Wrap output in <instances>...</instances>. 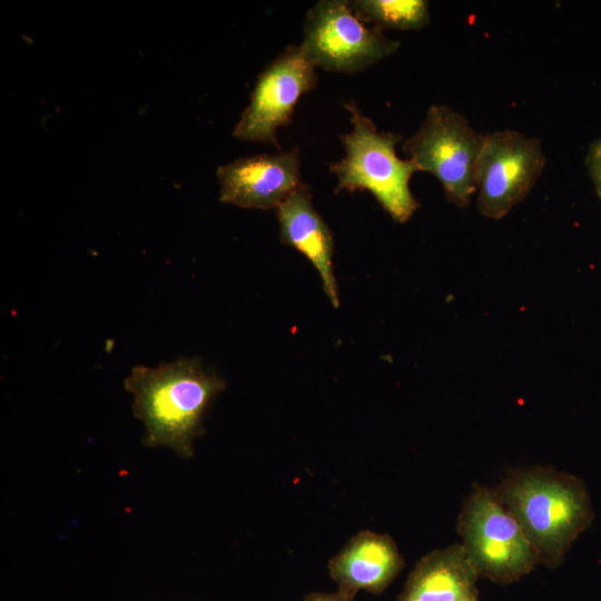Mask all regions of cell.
<instances>
[{
	"instance_id": "1",
	"label": "cell",
	"mask_w": 601,
	"mask_h": 601,
	"mask_svg": "<svg viewBox=\"0 0 601 601\" xmlns=\"http://www.w3.org/2000/svg\"><path fill=\"white\" fill-rule=\"evenodd\" d=\"M226 387L199 359L179 357L158 367L135 366L125 380L134 396L132 412L145 425L142 444L169 447L180 457L194 454L203 417L211 400Z\"/></svg>"
},
{
	"instance_id": "2",
	"label": "cell",
	"mask_w": 601,
	"mask_h": 601,
	"mask_svg": "<svg viewBox=\"0 0 601 601\" xmlns=\"http://www.w3.org/2000/svg\"><path fill=\"white\" fill-rule=\"evenodd\" d=\"M549 569L559 566L594 518L589 492L575 475L532 466L511 472L493 489Z\"/></svg>"
},
{
	"instance_id": "3",
	"label": "cell",
	"mask_w": 601,
	"mask_h": 601,
	"mask_svg": "<svg viewBox=\"0 0 601 601\" xmlns=\"http://www.w3.org/2000/svg\"><path fill=\"white\" fill-rule=\"evenodd\" d=\"M344 107L351 114L352 130L341 136L345 156L329 167L338 180L335 193L367 190L395 221H407L418 208L410 188L417 168L397 156L401 135L380 131L354 102Z\"/></svg>"
},
{
	"instance_id": "4",
	"label": "cell",
	"mask_w": 601,
	"mask_h": 601,
	"mask_svg": "<svg viewBox=\"0 0 601 601\" xmlns=\"http://www.w3.org/2000/svg\"><path fill=\"white\" fill-rule=\"evenodd\" d=\"M457 531L479 578L509 584L540 563L520 524L493 489L473 487L462 505Z\"/></svg>"
},
{
	"instance_id": "5",
	"label": "cell",
	"mask_w": 601,
	"mask_h": 601,
	"mask_svg": "<svg viewBox=\"0 0 601 601\" xmlns=\"http://www.w3.org/2000/svg\"><path fill=\"white\" fill-rule=\"evenodd\" d=\"M484 135L457 111L432 105L420 128L402 146L417 171L433 175L449 201L465 207L475 194V167Z\"/></svg>"
},
{
	"instance_id": "6",
	"label": "cell",
	"mask_w": 601,
	"mask_h": 601,
	"mask_svg": "<svg viewBox=\"0 0 601 601\" xmlns=\"http://www.w3.org/2000/svg\"><path fill=\"white\" fill-rule=\"evenodd\" d=\"M400 46L381 30L366 27L344 0L317 1L306 13L299 45L315 67L345 73L371 67Z\"/></svg>"
},
{
	"instance_id": "7",
	"label": "cell",
	"mask_w": 601,
	"mask_h": 601,
	"mask_svg": "<svg viewBox=\"0 0 601 601\" xmlns=\"http://www.w3.org/2000/svg\"><path fill=\"white\" fill-rule=\"evenodd\" d=\"M545 164L538 137L513 129L484 135L475 167L479 211L490 219L508 215L528 196Z\"/></svg>"
},
{
	"instance_id": "8",
	"label": "cell",
	"mask_w": 601,
	"mask_h": 601,
	"mask_svg": "<svg viewBox=\"0 0 601 601\" xmlns=\"http://www.w3.org/2000/svg\"><path fill=\"white\" fill-rule=\"evenodd\" d=\"M315 66L299 46L287 47L257 77L250 101L234 128V137L275 145L300 97L317 83Z\"/></svg>"
},
{
	"instance_id": "9",
	"label": "cell",
	"mask_w": 601,
	"mask_h": 601,
	"mask_svg": "<svg viewBox=\"0 0 601 601\" xmlns=\"http://www.w3.org/2000/svg\"><path fill=\"white\" fill-rule=\"evenodd\" d=\"M217 178L220 201L243 208L276 209L304 185L299 149L238 158L219 166Z\"/></svg>"
},
{
	"instance_id": "10",
	"label": "cell",
	"mask_w": 601,
	"mask_h": 601,
	"mask_svg": "<svg viewBox=\"0 0 601 601\" xmlns=\"http://www.w3.org/2000/svg\"><path fill=\"white\" fill-rule=\"evenodd\" d=\"M403 558L388 534L361 531L333 556L328 573L337 592L354 599L359 590L382 593L403 569Z\"/></svg>"
},
{
	"instance_id": "11",
	"label": "cell",
	"mask_w": 601,
	"mask_h": 601,
	"mask_svg": "<svg viewBox=\"0 0 601 601\" xmlns=\"http://www.w3.org/2000/svg\"><path fill=\"white\" fill-rule=\"evenodd\" d=\"M280 242L302 253L316 268L323 289L334 307L339 306L333 269L334 238L332 230L315 209L304 184L277 208Z\"/></svg>"
},
{
	"instance_id": "12",
	"label": "cell",
	"mask_w": 601,
	"mask_h": 601,
	"mask_svg": "<svg viewBox=\"0 0 601 601\" xmlns=\"http://www.w3.org/2000/svg\"><path fill=\"white\" fill-rule=\"evenodd\" d=\"M477 579L462 544H450L420 559L397 601H477Z\"/></svg>"
},
{
	"instance_id": "13",
	"label": "cell",
	"mask_w": 601,
	"mask_h": 601,
	"mask_svg": "<svg viewBox=\"0 0 601 601\" xmlns=\"http://www.w3.org/2000/svg\"><path fill=\"white\" fill-rule=\"evenodd\" d=\"M348 4L363 23H373L378 30L417 31L430 22L425 0H354Z\"/></svg>"
},
{
	"instance_id": "14",
	"label": "cell",
	"mask_w": 601,
	"mask_h": 601,
	"mask_svg": "<svg viewBox=\"0 0 601 601\" xmlns=\"http://www.w3.org/2000/svg\"><path fill=\"white\" fill-rule=\"evenodd\" d=\"M587 167L595 190L601 197V138L591 145L587 155Z\"/></svg>"
},
{
	"instance_id": "15",
	"label": "cell",
	"mask_w": 601,
	"mask_h": 601,
	"mask_svg": "<svg viewBox=\"0 0 601 601\" xmlns=\"http://www.w3.org/2000/svg\"><path fill=\"white\" fill-rule=\"evenodd\" d=\"M302 601H353V599L339 593L311 592Z\"/></svg>"
},
{
	"instance_id": "16",
	"label": "cell",
	"mask_w": 601,
	"mask_h": 601,
	"mask_svg": "<svg viewBox=\"0 0 601 601\" xmlns=\"http://www.w3.org/2000/svg\"><path fill=\"white\" fill-rule=\"evenodd\" d=\"M477 601H480V600H477Z\"/></svg>"
}]
</instances>
